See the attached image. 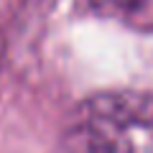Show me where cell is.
I'll use <instances>...</instances> for the list:
<instances>
[{"label":"cell","mask_w":153,"mask_h":153,"mask_svg":"<svg viewBox=\"0 0 153 153\" xmlns=\"http://www.w3.org/2000/svg\"><path fill=\"white\" fill-rule=\"evenodd\" d=\"M61 153H153V94L97 92L66 117Z\"/></svg>","instance_id":"6da1fadb"},{"label":"cell","mask_w":153,"mask_h":153,"mask_svg":"<svg viewBox=\"0 0 153 153\" xmlns=\"http://www.w3.org/2000/svg\"><path fill=\"white\" fill-rule=\"evenodd\" d=\"M105 18L120 21L135 31L153 33V0H89Z\"/></svg>","instance_id":"7a4b0ae2"}]
</instances>
